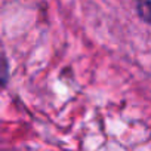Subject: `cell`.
<instances>
[{
    "label": "cell",
    "instance_id": "cell-1",
    "mask_svg": "<svg viewBox=\"0 0 151 151\" xmlns=\"http://www.w3.org/2000/svg\"><path fill=\"white\" fill-rule=\"evenodd\" d=\"M138 12L144 21L151 24V0H138Z\"/></svg>",
    "mask_w": 151,
    "mask_h": 151
}]
</instances>
